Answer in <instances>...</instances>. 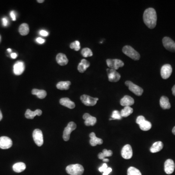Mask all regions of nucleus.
I'll return each mask as SVG.
<instances>
[{"mask_svg":"<svg viewBox=\"0 0 175 175\" xmlns=\"http://www.w3.org/2000/svg\"><path fill=\"white\" fill-rule=\"evenodd\" d=\"M145 24L150 29H153L157 24V16L156 11L153 8H149L145 10L143 15Z\"/></svg>","mask_w":175,"mask_h":175,"instance_id":"obj_1","label":"nucleus"},{"mask_svg":"<svg viewBox=\"0 0 175 175\" xmlns=\"http://www.w3.org/2000/svg\"><path fill=\"white\" fill-rule=\"evenodd\" d=\"M66 171L70 175H82L84 171V169L80 164H71L67 166Z\"/></svg>","mask_w":175,"mask_h":175,"instance_id":"obj_2","label":"nucleus"},{"mask_svg":"<svg viewBox=\"0 0 175 175\" xmlns=\"http://www.w3.org/2000/svg\"><path fill=\"white\" fill-rule=\"evenodd\" d=\"M124 54L133 59L134 61H138L140 58V54L138 52L134 49L131 46L129 45L124 46L122 50Z\"/></svg>","mask_w":175,"mask_h":175,"instance_id":"obj_3","label":"nucleus"},{"mask_svg":"<svg viewBox=\"0 0 175 175\" xmlns=\"http://www.w3.org/2000/svg\"><path fill=\"white\" fill-rule=\"evenodd\" d=\"M136 123L139 124L140 128L143 131H149L152 127L151 123L145 120L143 116H139L137 118Z\"/></svg>","mask_w":175,"mask_h":175,"instance_id":"obj_4","label":"nucleus"},{"mask_svg":"<svg viewBox=\"0 0 175 175\" xmlns=\"http://www.w3.org/2000/svg\"><path fill=\"white\" fill-rule=\"evenodd\" d=\"M76 124L73 122L68 123V125L64 129L63 131V138L65 141H68L70 139V135L72 131L76 129Z\"/></svg>","mask_w":175,"mask_h":175,"instance_id":"obj_5","label":"nucleus"},{"mask_svg":"<svg viewBox=\"0 0 175 175\" xmlns=\"http://www.w3.org/2000/svg\"><path fill=\"white\" fill-rule=\"evenodd\" d=\"M106 62L107 66L109 68L116 71L124 66L123 62L118 59H107Z\"/></svg>","mask_w":175,"mask_h":175,"instance_id":"obj_6","label":"nucleus"},{"mask_svg":"<svg viewBox=\"0 0 175 175\" xmlns=\"http://www.w3.org/2000/svg\"><path fill=\"white\" fill-rule=\"evenodd\" d=\"M126 86L128 87L129 90L137 96L142 95L144 90L138 85L133 83L131 81H127L125 82Z\"/></svg>","mask_w":175,"mask_h":175,"instance_id":"obj_7","label":"nucleus"},{"mask_svg":"<svg viewBox=\"0 0 175 175\" xmlns=\"http://www.w3.org/2000/svg\"><path fill=\"white\" fill-rule=\"evenodd\" d=\"M80 100L82 103L87 106H93L96 105L99 99L98 98H93L90 96L84 94L80 97Z\"/></svg>","mask_w":175,"mask_h":175,"instance_id":"obj_8","label":"nucleus"},{"mask_svg":"<svg viewBox=\"0 0 175 175\" xmlns=\"http://www.w3.org/2000/svg\"><path fill=\"white\" fill-rule=\"evenodd\" d=\"M33 138L35 143L38 146H41L44 144V137L42 131L40 129H36L33 133Z\"/></svg>","mask_w":175,"mask_h":175,"instance_id":"obj_9","label":"nucleus"},{"mask_svg":"<svg viewBox=\"0 0 175 175\" xmlns=\"http://www.w3.org/2000/svg\"><path fill=\"white\" fill-rule=\"evenodd\" d=\"M109 80L110 82H116L121 79V75L116 70L111 69H107Z\"/></svg>","mask_w":175,"mask_h":175,"instance_id":"obj_10","label":"nucleus"},{"mask_svg":"<svg viewBox=\"0 0 175 175\" xmlns=\"http://www.w3.org/2000/svg\"><path fill=\"white\" fill-rule=\"evenodd\" d=\"M163 46L168 51L175 52V42L170 37H166L163 39Z\"/></svg>","mask_w":175,"mask_h":175,"instance_id":"obj_11","label":"nucleus"},{"mask_svg":"<svg viewBox=\"0 0 175 175\" xmlns=\"http://www.w3.org/2000/svg\"><path fill=\"white\" fill-rule=\"evenodd\" d=\"M172 68L170 64H165L162 66L161 70V75L163 79H166L171 75Z\"/></svg>","mask_w":175,"mask_h":175,"instance_id":"obj_12","label":"nucleus"},{"mask_svg":"<svg viewBox=\"0 0 175 175\" xmlns=\"http://www.w3.org/2000/svg\"><path fill=\"white\" fill-rule=\"evenodd\" d=\"M122 156L124 159H130L133 156V151L131 145H124L121 151Z\"/></svg>","mask_w":175,"mask_h":175,"instance_id":"obj_13","label":"nucleus"},{"mask_svg":"<svg viewBox=\"0 0 175 175\" xmlns=\"http://www.w3.org/2000/svg\"><path fill=\"white\" fill-rule=\"evenodd\" d=\"M12 141L8 137L2 136L0 137V148L3 149H9L12 146Z\"/></svg>","mask_w":175,"mask_h":175,"instance_id":"obj_14","label":"nucleus"},{"mask_svg":"<svg viewBox=\"0 0 175 175\" xmlns=\"http://www.w3.org/2000/svg\"><path fill=\"white\" fill-rule=\"evenodd\" d=\"M175 165L174 161L171 159H167L164 163V171L167 174H172L175 170Z\"/></svg>","mask_w":175,"mask_h":175,"instance_id":"obj_15","label":"nucleus"},{"mask_svg":"<svg viewBox=\"0 0 175 175\" xmlns=\"http://www.w3.org/2000/svg\"><path fill=\"white\" fill-rule=\"evenodd\" d=\"M24 69H25V66H24L23 62L22 61H19L17 62L14 65V73L15 75H19L23 73Z\"/></svg>","mask_w":175,"mask_h":175,"instance_id":"obj_16","label":"nucleus"},{"mask_svg":"<svg viewBox=\"0 0 175 175\" xmlns=\"http://www.w3.org/2000/svg\"><path fill=\"white\" fill-rule=\"evenodd\" d=\"M85 120V124L87 126H93L96 123L97 119L96 117L91 116L89 114H85L83 116Z\"/></svg>","mask_w":175,"mask_h":175,"instance_id":"obj_17","label":"nucleus"},{"mask_svg":"<svg viewBox=\"0 0 175 175\" xmlns=\"http://www.w3.org/2000/svg\"><path fill=\"white\" fill-rule=\"evenodd\" d=\"M42 111L40 109H37L35 111H32L28 109L26 110V114H25V116L27 119H33L34 117L36 115L37 116H40L42 114Z\"/></svg>","mask_w":175,"mask_h":175,"instance_id":"obj_18","label":"nucleus"},{"mask_svg":"<svg viewBox=\"0 0 175 175\" xmlns=\"http://www.w3.org/2000/svg\"><path fill=\"white\" fill-rule=\"evenodd\" d=\"M134 103V99L130 96H125L120 100V104L122 106L130 107L133 105Z\"/></svg>","mask_w":175,"mask_h":175,"instance_id":"obj_19","label":"nucleus"},{"mask_svg":"<svg viewBox=\"0 0 175 175\" xmlns=\"http://www.w3.org/2000/svg\"><path fill=\"white\" fill-rule=\"evenodd\" d=\"M89 137L91 138V140L89 141V143L92 146H95L97 145H102L103 144V140L100 138L96 137V134L94 132L90 133Z\"/></svg>","mask_w":175,"mask_h":175,"instance_id":"obj_20","label":"nucleus"},{"mask_svg":"<svg viewBox=\"0 0 175 175\" xmlns=\"http://www.w3.org/2000/svg\"><path fill=\"white\" fill-rule=\"evenodd\" d=\"M57 63L61 66L66 65L68 63V59L65 54L63 53H59L56 57Z\"/></svg>","mask_w":175,"mask_h":175,"instance_id":"obj_21","label":"nucleus"},{"mask_svg":"<svg viewBox=\"0 0 175 175\" xmlns=\"http://www.w3.org/2000/svg\"><path fill=\"white\" fill-rule=\"evenodd\" d=\"M59 103L63 106L68 107L69 109H74L75 106V103L72 101L69 98H62L59 101Z\"/></svg>","mask_w":175,"mask_h":175,"instance_id":"obj_22","label":"nucleus"},{"mask_svg":"<svg viewBox=\"0 0 175 175\" xmlns=\"http://www.w3.org/2000/svg\"><path fill=\"white\" fill-rule=\"evenodd\" d=\"M159 104L163 110L170 109L171 105L169 101V99L165 96L161 97L159 100Z\"/></svg>","mask_w":175,"mask_h":175,"instance_id":"obj_23","label":"nucleus"},{"mask_svg":"<svg viewBox=\"0 0 175 175\" xmlns=\"http://www.w3.org/2000/svg\"><path fill=\"white\" fill-rule=\"evenodd\" d=\"M90 66V63L86 59H83L81 60V62L79 64L77 69L81 73H83L87 68L89 67Z\"/></svg>","mask_w":175,"mask_h":175,"instance_id":"obj_24","label":"nucleus"},{"mask_svg":"<svg viewBox=\"0 0 175 175\" xmlns=\"http://www.w3.org/2000/svg\"><path fill=\"white\" fill-rule=\"evenodd\" d=\"M163 144L162 142L159 141L155 142L153 144L151 148H150V152L152 153H157L161 151L163 149Z\"/></svg>","mask_w":175,"mask_h":175,"instance_id":"obj_25","label":"nucleus"},{"mask_svg":"<svg viewBox=\"0 0 175 175\" xmlns=\"http://www.w3.org/2000/svg\"><path fill=\"white\" fill-rule=\"evenodd\" d=\"M26 165L25 163L22 162L17 163L14 164L13 166V169L16 173H21L26 169Z\"/></svg>","mask_w":175,"mask_h":175,"instance_id":"obj_26","label":"nucleus"},{"mask_svg":"<svg viewBox=\"0 0 175 175\" xmlns=\"http://www.w3.org/2000/svg\"><path fill=\"white\" fill-rule=\"evenodd\" d=\"M32 93L33 95H35L40 98V99H44L47 96V93L46 91L43 89H34L32 91Z\"/></svg>","mask_w":175,"mask_h":175,"instance_id":"obj_27","label":"nucleus"},{"mask_svg":"<svg viewBox=\"0 0 175 175\" xmlns=\"http://www.w3.org/2000/svg\"><path fill=\"white\" fill-rule=\"evenodd\" d=\"M71 83L69 81H61L57 84V88L61 90H67L70 88Z\"/></svg>","mask_w":175,"mask_h":175,"instance_id":"obj_28","label":"nucleus"},{"mask_svg":"<svg viewBox=\"0 0 175 175\" xmlns=\"http://www.w3.org/2000/svg\"><path fill=\"white\" fill-rule=\"evenodd\" d=\"M19 31L22 36H26L28 35L29 32V26L27 23H23L19 27Z\"/></svg>","mask_w":175,"mask_h":175,"instance_id":"obj_29","label":"nucleus"},{"mask_svg":"<svg viewBox=\"0 0 175 175\" xmlns=\"http://www.w3.org/2000/svg\"><path fill=\"white\" fill-rule=\"evenodd\" d=\"M133 111V109L131 107H124V108L121 110L120 114L122 117H127L131 114Z\"/></svg>","mask_w":175,"mask_h":175,"instance_id":"obj_30","label":"nucleus"},{"mask_svg":"<svg viewBox=\"0 0 175 175\" xmlns=\"http://www.w3.org/2000/svg\"><path fill=\"white\" fill-rule=\"evenodd\" d=\"M112 152L110 150H107L106 149L103 150V152L100 153L98 154V158L100 159H105L106 157H110L112 155Z\"/></svg>","mask_w":175,"mask_h":175,"instance_id":"obj_31","label":"nucleus"},{"mask_svg":"<svg viewBox=\"0 0 175 175\" xmlns=\"http://www.w3.org/2000/svg\"><path fill=\"white\" fill-rule=\"evenodd\" d=\"M128 175H142L141 172L134 167H130L128 170Z\"/></svg>","mask_w":175,"mask_h":175,"instance_id":"obj_32","label":"nucleus"},{"mask_svg":"<svg viewBox=\"0 0 175 175\" xmlns=\"http://www.w3.org/2000/svg\"><path fill=\"white\" fill-rule=\"evenodd\" d=\"M81 54H82L83 57H85V58L92 57L93 55L92 50L88 48H85L83 49L82 50V51H81Z\"/></svg>","mask_w":175,"mask_h":175,"instance_id":"obj_33","label":"nucleus"},{"mask_svg":"<svg viewBox=\"0 0 175 175\" xmlns=\"http://www.w3.org/2000/svg\"><path fill=\"white\" fill-rule=\"evenodd\" d=\"M111 117L112 120H121L122 118L120 112L118 110H114L112 112Z\"/></svg>","mask_w":175,"mask_h":175,"instance_id":"obj_34","label":"nucleus"},{"mask_svg":"<svg viewBox=\"0 0 175 175\" xmlns=\"http://www.w3.org/2000/svg\"><path fill=\"white\" fill-rule=\"evenodd\" d=\"M70 48L72 49H75V51H79L80 49V42L78 40L72 42L70 44Z\"/></svg>","mask_w":175,"mask_h":175,"instance_id":"obj_35","label":"nucleus"},{"mask_svg":"<svg viewBox=\"0 0 175 175\" xmlns=\"http://www.w3.org/2000/svg\"><path fill=\"white\" fill-rule=\"evenodd\" d=\"M107 168L108 167H107V164L106 163H103L102 166L99 168V171L101 172H104Z\"/></svg>","mask_w":175,"mask_h":175,"instance_id":"obj_36","label":"nucleus"},{"mask_svg":"<svg viewBox=\"0 0 175 175\" xmlns=\"http://www.w3.org/2000/svg\"><path fill=\"white\" fill-rule=\"evenodd\" d=\"M10 16H11V18L12 20L13 21H15L16 20V16L15 14V12L14 11H11L10 12Z\"/></svg>","mask_w":175,"mask_h":175,"instance_id":"obj_37","label":"nucleus"},{"mask_svg":"<svg viewBox=\"0 0 175 175\" xmlns=\"http://www.w3.org/2000/svg\"><path fill=\"white\" fill-rule=\"evenodd\" d=\"M112 171V169L110 167H108L107 169L103 172V175H109Z\"/></svg>","mask_w":175,"mask_h":175,"instance_id":"obj_38","label":"nucleus"},{"mask_svg":"<svg viewBox=\"0 0 175 175\" xmlns=\"http://www.w3.org/2000/svg\"><path fill=\"white\" fill-rule=\"evenodd\" d=\"M40 34L42 36L47 37L48 35V33L46 31L41 30L40 31Z\"/></svg>","mask_w":175,"mask_h":175,"instance_id":"obj_39","label":"nucleus"},{"mask_svg":"<svg viewBox=\"0 0 175 175\" xmlns=\"http://www.w3.org/2000/svg\"><path fill=\"white\" fill-rule=\"evenodd\" d=\"M2 24L4 26H6L8 25V23H9V21H8V19L6 18H2Z\"/></svg>","mask_w":175,"mask_h":175,"instance_id":"obj_40","label":"nucleus"},{"mask_svg":"<svg viewBox=\"0 0 175 175\" xmlns=\"http://www.w3.org/2000/svg\"><path fill=\"white\" fill-rule=\"evenodd\" d=\"M36 41L40 44H43L45 42V40L41 37H37L36 39Z\"/></svg>","mask_w":175,"mask_h":175,"instance_id":"obj_41","label":"nucleus"},{"mask_svg":"<svg viewBox=\"0 0 175 175\" xmlns=\"http://www.w3.org/2000/svg\"><path fill=\"white\" fill-rule=\"evenodd\" d=\"M11 58H13V59H15V58H17V54L15 53H12L11 54Z\"/></svg>","mask_w":175,"mask_h":175,"instance_id":"obj_42","label":"nucleus"},{"mask_svg":"<svg viewBox=\"0 0 175 175\" xmlns=\"http://www.w3.org/2000/svg\"><path fill=\"white\" fill-rule=\"evenodd\" d=\"M172 93H173V95L175 96V85L172 89Z\"/></svg>","mask_w":175,"mask_h":175,"instance_id":"obj_43","label":"nucleus"},{"mask_svg":"<svg viewBox=\"0 0 175 175\" xmlns=\"http://www.w3.org/2000/svg\"><path fill=\"white\" fill-rule=\"evenodd\" d=\"M2 118V114L1 110H0V121H1Z\"/></svg>","mask_w":175,"mask_h":175,"instance_id":"obj_44","label":"nucleus"},{"mask_svg":"<svg viewBox=\"0 0 175 175\" xmlns=\"http://www.w3.org/2000/svg\"><path fill=\"white\" fill-rule=\"evenodd\" d=\"M103 161L104 162H109V159H103Z\"/></svg>","mask_w":175,"mask_h":175,"instance_id":"obj_45","label":"nucleus"},{"mask_svg":"<svg viewBox=\"0 0 175 175\" xmlns=\"http://www.w3.org/2000/svg\"><path fill=\"white\" fill-rule=\"evenodd\" d=\"M37 2H39V3H42V2H44V0H37Z\"/></svg>","mask_w":175,"mask_h":175,"instance_id":"obj_46","label":"nucleus"},{"mask_svg":"<svg viewBox=\"0 0 175 175\" xmlns=\"http://www.w3.org/2000/svg\"><path fill=\"white\" fill-rule=\"evenodd\" d=\"M172 133H173L174 135H175V126L174 127V128H173V129H172Z\"/></svg>","mask_w":175,"mask_h":175,"instance_id":"obj_47","label":"nucleus"},{"mask_svg":"<svg viewBox=\"0 0 175 175\" xmlns=\"http://www.w3.org/2000/svg\"><path fill=\"white\" fill-rule=\"evenodd\" d=\"M7 51H8V52H9V53H10V52H11V51H12V50H11V49H10V48H9V49H7Z\"/></svg>","mask_w":175,"mask_h":175,"instance_id":"obj_48","label":"nucleus"},{"mask_svg":"<svg viewBox=\"0 0 175 175\" xmlns=\"http://www.w3.org/2000/svg\"><path fill=\"white\" fill-rule=\"evenodd\" d=\"M1 36H0V42H1Z\"/></svg>","mask_w":175,"mask_h":175,"instance_id":"obj_49","label":"nucleus"}]
</instances>
